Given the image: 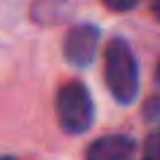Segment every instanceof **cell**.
I'll list each match as a JSON object with an SVG mask.
<instances>
[{
    "mask_svg": "<svg viewBox=\"0 0 160 160\" xmlns=\"http://www.w3.org/2000/svg\"><path fill=\"white\" fill-rule=\"evenodd\" d=\"M104 78L111 94L120 104H132L139 92V68L125 40H111L104 54Z\"/></svg>",
    "mask_w": 160,
    "mask_h": 160,
    "instance_id": "6da1fadb",
    "label": "cell"
},
{
    "mask_svg": "<svg viewBox=\"0 0 160 160\" xmlns=\"http://www.w3.org/2000/svg\"><path fill=\"white\" fill-rule=\"evenodd\" d=\"M57 118L64 132L68 134H82L90 130L94 120V106L87 87L78 80L66 82L57 94Z\"/></svg>",
    "mask_w": 160,
    "mask_h": 160,
    "instance_id": "7a4b0ae2",
    "label": "cell"
},
{
    "mask_svg": "<svg viewBox=\"0 0 160 160\" xmlns=\"http://www.w3.org/2000/svg\"><path fill=\"white\" fill-rule=\"evenodd\" d=\"M97 45H99V28L97 26L90 24L75 26L73 31H68L64 40V57L73 66H87L94 59Z\"/></svg>",
    "mask_w": 160,
    "mask_h": 160,
    "instance_id": "3957f363",
    "label": "cell"
},
{
    "mask_svg": "<svg viewBox=\"0 0 160 160\" xmlns=\"http://www.w3.org/2000/svg\"><path fill=\"white\" fill-rule=\"evenodd\" d=\"M134 153V139L125 134H108L92 141L85 151V160H130Z\"/></svg>",
    "mask_w": 160,
    "mask_h": 160,
    "instance_id": "277c9868",
    "label": "cell"
},
{
    "mask_svg": "<svg viewBox=\"0 0 160 160\" xmlns=\"http://www.w3.org/2000/svg\"><path fill=\"white\" fill-rule=\"evenodd\" d=\"M144 160H160V130H153L144 141Z\"/></svg>",
    "mask_w": 160,
    "mask_h": 160,
    "instance_id": "5b68a950",
    "label": "cell"
},
{
    "mask_svg": "<svg viewBox=\"0 0 160 160\" xmlns=\"http://www.w3.org/2000/svg\"><path fill=\"white\" fill-rule=\"evenodd\" d=\"M101 2L113 12H127V10H132L139 0H101Z\"/></svg>",
    "mask_w": 160,
    "mask_h": 160,
    "instance_id": "8992f818",
    "label": "cell"
},
{
    "mask_svg": "<svg viewBox=\"0 0 160 160\" xmlns=\"http://www.w3.org/2000/svg\"><path fill=\"white\" fill-rule=\"evenodd\" d=\"M151 10H153V14H155V19L160 21V0H153L151 2Z\"/></svg>",
    "mask_w": 160,
    "mask_h": 160,
    "instance_id": "52a82bcc",
    "label": "cell"
},
{
    "mask_svg": "<svg viewBox=\"0 0 160 160\" xmlns=\"http://www.w3.org/2000/svg\"><path fill=\"white\" fill-rule=\"evenodd\" d=\"M155 78H158V82H160V61H158V68H155Z\"/></svg>",
    "mask_w": 160,
    "mask_h": 160,
    "instance_id": "ba28073f",
    "label": "cell"
},
{
    "mask_svg": "<svg viewBox=\"0 0 160 160\" xmlns=\"http://www.w3.org/2000/svg\"><path fill=\"white\" fill-rule=\"evenodd\" d=\"M0 160H17V158H12V155H2Z\"/></svg>",
    "mask_w": 160,
    "mask_h": 160,
    "instance_id": "9c48e42d",
    "label": "cell"
}]
</instances>
